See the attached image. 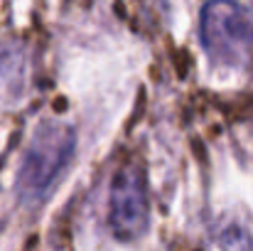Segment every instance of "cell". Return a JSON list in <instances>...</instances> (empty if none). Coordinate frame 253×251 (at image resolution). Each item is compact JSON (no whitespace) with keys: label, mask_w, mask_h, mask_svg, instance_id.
Masks as SVG:
<instances>
[{"label":"cell","mask_w":253,"mask_h":251,"mask_svg":"<svg viewBox=\"0 0 253 251\" xmlns=\"http://www.w3.org/2000/svg\"><path fill=\"white\" fill-rule=\"evenodd\" d=\"M74 148V128L62 121H47L35 131L17 172V197L25 207H37L49 197L72 163Z\"/></svg>","instance_id":"cell-1"},{"label":"cell","mask_w":253,"mask_h":251,"mask_svg":"<svg viewBox=\"0 0 253 251\" xmlns=\"http://www.w3.org/2000/svg\"><path fill=\"white\" fill-rule=\"evenodd\" d=\"M204 52L219 64H241L253 47V12L236 0H209L199 15Z\"/></svg>","instance_id":"cell-2"},{"label":"cell","mask_w":253,"mask_h":251,"mask_svg":"<svg viewBox=\"0 0 253 251\" xmlns=\"http://www.w3.org/2000/svg\"><path fill=\"white\" fill-rule=\"evenodd\" d=\"M150 202L145 172L138 165L121 167L111 182L108 195V227L118 242H135L148 232Z\"/></svg>","instance_id":"cell-3"},{"label":"cell","mask_w":253,"mask_h":251,"mask_svg":"<svg viewBox=\"0 0 253 251\" xmlns=\"http://www.w3.org/2000/svg\"><path fill=\"white\" fill-rule=\"evenodd\" d=\"M219 244L224 251H253V237L239 224H229L219 234Z\"/></svg>","instance_id":"cell-4"}]
</instances>
